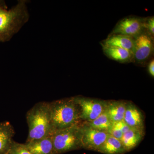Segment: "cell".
I'll list each match as a JSON object with an SVG mask.
<instances>
[{
    "mask_svg": "<svg viewBox=\"0 0 154 154\" xmlns=\"http://www.w3.org/2000/svg\"><path fill=\"white\" fill-rule=\"evenodd\" d=\"M27 1H19L17 5L8 9L5 1H0V42L8 41L19 32L29 19Z\"/></svg>",
    "mask_w": 154,
    "mask_h": 154,
    "instance_id": "1",
    "label": "cell"
},
{
    "mask_svg": "<svg viewBox=\"0 0 154 154\" xmlns=\"http://www.w3.org/2000/svg\"><path fill=\"white\" fill-rule=\"evenodd\" d=\"M28 134L26 142L37 140L52 135L49 102H41L35 104L26 114Z\"/></svg>",
    "mask_w": 154,
    "mask_h": 154,
    "instance_id": "2",
    "label": "cell"
},
{
    "mask_svg": "<svg viewBox=\"0 0 154 154\" xmlns=\"http://www.w3.org/2000/svg\"><path fill=\"white\" fill-rule=\"evenodd\" d=\"M51 125L54 132L79 124L80 119L79 107L73 97L49 102Z\"/></svg>",
    "mask_w": 154,
    "mask_h": 154,
    "instance_id": "3",
    "label": "cell"
},
{
    "mask_svg": "<svg viewBox=\"0 0 154 154\" xmlns=\"http://www.w3.org/2000/svg\"><path fill=\"white\" fill-rule=\"evenodd\" d=\"M80 123L53 132L52 135L53 154H63L82 148L80 136Z\"/></svg>",
    "mask_w": 154,
    "mask_h": 154,
    "instance_id": "4",
    "label": "cell"
},
{
    "mask_svg": "<svg viewBox=\"0 0 154 154\" xmlns=\"http://www.w3.org/2000/svg\"><path fill=\"white\" fill-rule=\"evenodd\" d=\"M79 127L82 148L86 149L97 151L109 135L107 131L92 128L85 122H81Z\"/></svg>",
    "mask_w": 154,
    "mask_h": 154,
    "instance_id": "5",
    "label": "cell"
},
{
    "mask_svg": "<svg viewBox=\"0 0 154 154\" xmlns=\"http://www.w3.org/2000/svg\"><path fill=\"white\" fill-rule=\"evenodd\" d=\"M73 98L79 107L80 119L82 121L90 122L93 121L105 112L106 109V101L81 96Z\"/></svg>",
    "mask_w": 154,
    "mask_h": 154,
    "instance_id": "6",
    "label": "cell"
},
{
    "mask_svg": "<svg viewBox=\"0 0 154 154\" xmlns=\"http://www.w3.org/2000/svg\"><path fill=\"white\" fill-rule=\"evenodd\" d=\"M152 37L147 32H143L135 38L134 62L139 64L145 63L152 55L154 43Z\"/></svg>",
    "mask_w": 154,
    "mask_h": 154,
    "instance_id": "7",
    "label": "cell"
},
{
    "mask_svg": "<svg viewBox=\"0 0 154 154\" xmlns=\"http://www.w3.org/2000/svg\"><path fill=\"white\" fill-rule=\"evenodd\" d=\"M144 29L143 19L127 17L118 22L110 34H121L135 38L143 32Z\"/></svg>",
    "mask_w": 154,
    "mask_h": 154,
    "instance_id": "8",
    "label": "cell"
},
{
    "mask_svg": "<svg viewBox=\"0 0 154 154\" xmlns=\"http://www.w3.org/2000/svg\"><path fill=\"white\" fill-rule=\"evenodd\" d=\"M123 120L131 128L144 129L143 115L139 109L131 102L127 103Z\"/></svg>",
    "mask_w": 154,
    "mask_h": 154,
    "instance_id": "9",
    "label": "cell"
},
{
    "mask_svg": "<svg viewBox=\"0 0 154 154\" xmlns=\"http://www.w3.org/2000/svg\"><path fill=\"white\" fill-rule=\"evenodd\" d=\"M14 128L9 122H0V154H8L15 135Z\"/></svg>",
    "mask_w": 154,
    "mask_h": 154,
    "instance_id": "10",
    "label": "cell"
},
{
    "mask_svg": "<svg viewBox=\"0 0 154 154\" xmlns=\"http://www.w3.org/2000/svg\"><path fill=\"white\" fill-rule=\"evenodd\" d=\"M31 154H53L52 135L24 143Z\"/></svg>",
    "mask_w": 154,
    "mask_h": 154,
    "instance_id": "11",
    "label": "cell"
},
{
    "mask_svg": "<svg viewBox=\"0 0 154 154\" xmlns=\"http://www.w3.org/2000/svg\"><path fill=\"white\" fill-rule=\"evenodd\" d=\"M135 38L121 34H110L102 43V46L119 48L133 52Z\"/></svg>",
    "mask_w": 154,
    "mask_h": 154,
    "instance_id": "12",
    "label": "cell"
},
{
    "mask_svg": "<svg viewBox=\"0 0 154 154\" xmlns=\"http://www.w3.org/2000/svg\"><path fill=\"white\" fill-rule=\"evenodd\" d=\"M104 54L109 58L121 63L134 62L133 52L119 48L102 46Z\"/></svg>",
    "mask_w": 154,
    "mask_h": 154,
    "instance_id": "13",
    "label": "cell"
},
{
    "mask_svg": "<svg viewBox=\"0 0 154 154\" xmlns=\"http://www.w3.org/2000/svg\"><path fill=\"white\" fill-rule=\"evenodd\" d=\"M144 135V131L143 130L133 128H131L123 134L120 140L126 152L136 147L142 140Z\"/></svg>",
    "mask_w": 154,
    "mask_h": 154,
    "instance_id": "14",
    "label": "cell"
},
{
    "mask_svg": "<svg viewBox=\"0 0 154 154\" xmlns=\"http://www.w3.org/2000/svg\"><path fill=\"white\" fill-rule=\"evenodd\" d=\"M127 103L122 101L106 102L105 111L112 122L123 120Z\"/></svg>",
    "mask_w": 154,
    "mask_h": 154,
    "instance_id": "15",
    "label": "cell"
},
{
    "mask_svg": "<svg viewBox=\"0 0 154 154\" xmlns=\"http://www.w3.org/2000/svg\"><path fill=\"white\" fill-rule=\"evenodd\" d=\"M97 152L104 154H123L126 152L121 140L110 134Z\"/></svg>",
    "mask_w": 154,
    "mask_h": 154,
    "instance_id": "16",
    "label": "cell"
},
{
    "mask_svg": "<svg viewBox=\"0 0 154 154\" xmlns=\"http://www.w3.org/2000/svg\"><path fill=\"white\" fill-rule=\"evenodd\" d=\"M85 122L92 128L107 132L112 125V122L108 117L105 110V112L93 121Z\"/></svg>",
    "mask_w": 154,
    "mask_h": 154,
    "instance_id": "17",
    "label": "cell"
},
{
    "mask_svg": "<svg viewBox=\"0 0 154 154\" xmlns=\"http://www.w3.org/2000/svg\"><path fill=\"white\" fill-rule=\"evenodd\" d=\"M8 154H31L26 148L24 144L20 143L13 140Z\"/></svg>",
    "mask_w": 154,
    "mask_h": 154,
    "instance_id": "18",
    "label": "cell"
},
{
    "mask_svg": "<svg viewBox=\"0 0 154 154\" xmlns=\"http://www.w3.org/2000/svg\"><path fill=\"white\" fill-rule=\"evenodd\" d=\"M144 29L147 30V32L152 36L154 35V17H150L146 21H144Z\"/></svg>",
    "mask_w": 154,
    "mask_h": 154,
    "instance_id": "19",
    "label": "cell"
},
{
    "mask_svg": "<svg viewBox=\"0 0 154 154\" xmlns=\"http://www.w3.org/2000/svg\"><path fill=\"white\" fill-rule=\"evenodd\" d=\"M113 124L123 134L128 131L131 128L123 120L113 122Z\"/></svg>",
    "mask_w": 154,
    "mask_h": 154,
    "instance_id": "20",
    "label": "cell"
},
{
    "mask_svg": "<svg viewBox=\"0 0 154 154\" xmlns=\"http://www.w3.org/2000/svg\"><path fill=\"white\" fill-rule=\"evenodd\" d=\"M107 132H108L109 134L111 135V136H113V137L116 138L119 140H121L123 134L120 131H119L117 128L116 127L113 125V122H112V125L110 127L109 129L108 130Z\"/></svg>",
    "mask_w": 154,
    "mask_h": 154,
    "instance_id": "21",
    "label": "cell"
},
{
    "mask_svg": "<svg viewBox=\"0 0 154 154\" xmlns=\"http://www.w3.org/2000/svg\"><path fill=\"white\" fill-rule=\"evenodd\" d=\"M148 71L149 73L152 77H154V60H152L148 65Z\"/></svg>",
    "mask_w": 154,
    "mask_h": 154,
    "instance_id": "22",
    "label": "cell"
}]
</instances>
